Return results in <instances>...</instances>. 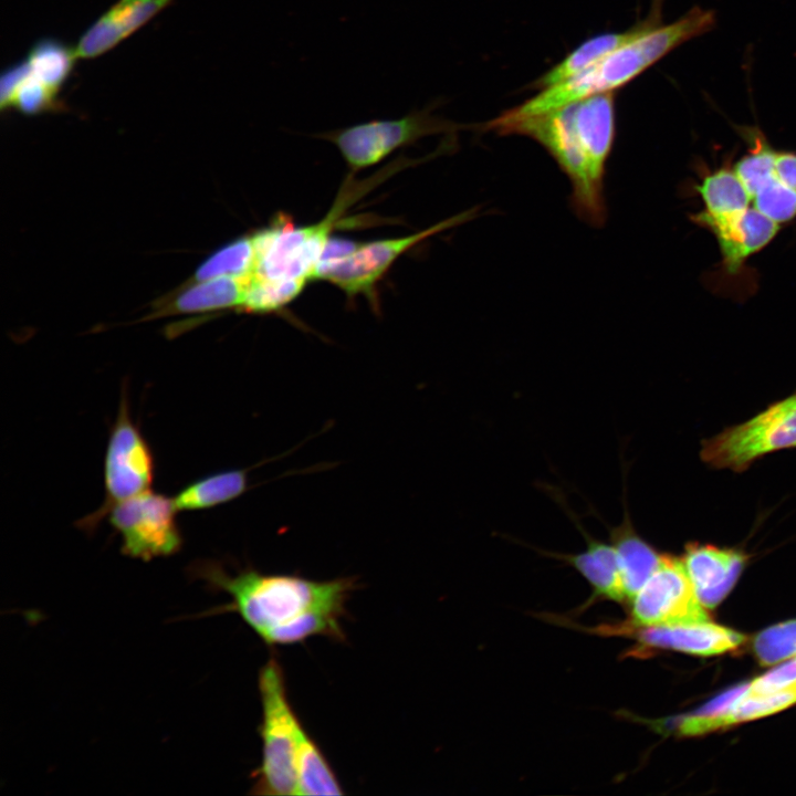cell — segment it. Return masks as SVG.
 I'll list each match as a JSON object with an SVG mask.
<instances>
[{
	"instance_id": "cell-23",
	"label": "cell",
	"mask_w": 796,
	"mask_h": 796,
	"mask_svg": "<svg viewBox=\"0 0 796 796\" xmlns=\"http://www.w3.org/2000/svg\"><path fill=\"white\" fill-rule=\"evenodd\" d=\"M343 794V787L333 767L301 721L296 745V795Z\"/></svg>"
},
{
	"instance_id": "cell-11",
	"label": "cell",
	"mask_w": 796,
	"mask_h": 796,
	"mask_svg": "<svg viewBox=\"0 0 796 796\" xmlns=\"http://www.w3.org/2000/svg\"><path fill=\"white\" fill-rule=\"evenodd\" d=\"M635 626L659 627L709 621L681 558L662 555L656 572L635 595Z\"/></svg>"
},
{
	"instance_id": "cell-16",
	"label": "cell",
	"mask_w": 796,
	"mask_h": 796,
	"mask_svg": "<svg viewBox=\"0 0 796 796\" xmlns=\"http://www.w3.org/2000/svg\"><path fill=\"white\" fill-rule=\"evenodd\" d=\"M662 4L663 0H653L648 15L624 31L605 32L585 40L531 86L541 91L587 70L649 28L662 22Z\"/></svg>"
},
{
	"instance_id": "cell-1",
	"label": "cell",
	"mask_w": 796,
	"mask_h": 796,
	"mask_svg": "<svg viewBox=\"0 0 796 796\" xmlns=\"http://www.w3.org/2000/svg\"><path fill=\"white\" fill-rule=\"evenodd\" d=\"M482 128L501 136H525L538 143L568 177L575 213L590 226L604 224V179L616 136L614 92L590 95L530 116L511 117L502 113Z\"/></svg>"
},
{
	"instance_id": "cell-8",
	"label": "cell",
	"mask_w": 796,
	"mask_h": 796,
	"mask_svg": "<svg viewBox=\"0 0 796 796\" xmlns=\"http://www.w3.org/2000/svg\"><path fill=\"white\" fill-rule=\"evenodd\" d=\"M154 475L151 448L130 417L127 388L124 387L105 451V498L96 511L78 522V527L94 531L115 504L150 490Z\"/></svg>"
},
{
	"instance_id": "cell-30",
	"label": "cell",
	"mask_w": 796,
	"mask_h": 796,
	"mask_svg": "<svg viewBox=\"0 0 796 796\" xmlns=\"http://www.w3.org/2000/svg\"><path fill=\"white\" fill-rule=\"evenodd\" d=\"M29 72V63L23 59L3 70L0 76V107L10 108L12 96L20 82Z\"/></svg>"
},
{
	"instance_id": "cell-21",
	"label": "cell",
	"mask_w": 796,
	"mask_h": 796,
	"mask_svg": "<svg viewBox=\"0 0 796 796\" xmlns=\"http://www.w3.org/2000/svg\"><path fill=\"white\" fill-rule=\"evenodd\" d=\"M248 488L247 469L226 470L190 482L172 500L178 512L208 510L233 501Z\"/></svg>"
},
{
	"instance_id": "cell-27",
	"label": "cell",
	"mask_w": 796,
	"mask_h": 796,
	"mask_svg": "<svg viewBox=\"0 0 796 796\" xmlns=\"http://www.w3.org/2000/svg\"><path fill=\"white\" fill-rule=\"evenodd\" d=\"M306 283L301 279H262L252 275L240 310L253 314L279 311L294 301Z\"/></svg>"
},
{
	"instance_id": "cell-14",
	"label": "cell",
	"mask_w": 796,
	"mask_h": 796,
	"mask_svg": "<svg viewBox=\"0 0 796 796\" xmlns=\"http://www.w3.org/2000/svg\"><path fill=\"white\" fill-rule=\"evenodd\" d=\"M747 557L741 549L692 542L687 544L681 559L699 600L711 609L731 591Z\"/></svg>"
},
{
	"instance_id": "cell-6",
	"label": "cell",
	"mask_w": 796,
	"mask_h": 796,
	"mask_svg": "<svg viewBox=\"0 0 796 796\" xmlns=\"http://www.w3.org/2000/svg\"><path fill=\"white\" fill-rule=\"evenodd\" d=\"M796 447V390L748 420L701 442L700 458L713 469L746 471L755 461Z\"/></svg>"
},
{
	"instance_id": "cell-4",
	"label": "cell",
	"mask_w": 796,
	"mask_h": 796,
	"mask_svg": "<svg viewBox=\"0 0 796 796\" xmlns=\"http://www.w3.org/2000/svg\"><path fill=\"white\" fill-rule=\"evenodd\" d=\"M262 708L259 734L262 754L252 773L250 794L265 796L296 795V745L300 718L290 703L282 666L271 657L258 678Z\"/></svg>"
},
{
	"instance_id": "cell-26",
	"label": "cell",
	"mask_w": 796,
	"mask_h": 796,
	"mask_svg": "<svg viewBox=\"0 0 796 796\" xmlns=\"http://www.w3.org/2000/svg\"><path fill=\"white\" fill-rule=\"evenodd\" d=\"M31 73L51 88L60 92L69 78L75 60V48L55 38H42L30 49L27 57Z\"/></svg>"
},
{
	"instance_id": "cell-15",
	"label": "cell",
	"mask_w": 796,
	"mask_h": 796,
	"mask_svg": "<svg viewBox=\"0 0 796 796\" xmlns=\"http://www.w3.org/2000/svg\"><path fill=\"white\" fill-rule=\"evenodd\" d=\"M174 0H118L80 36L77 57H97L132 35Z\"/></svg>"
},
{
	"instance_id": "cell-19",
	"label": "cell",
	"mask_w": 796,
	"mask_h": 796,
	"mask_svg": "<svg viewBox=\"0 0 796 796\" xmlns=\"http://www.w3.org/2000/svg\"><path fill=\"white\" fill-rule=\"evenodd\" d=\"M795 703L796 682L764 695L744 696L742 694L721 716H706L698 713L685 716L680 722V731L688 736L700 735L776 713Z\"/></svg>"
},
{
	"instance_id": "cell-7",
	"label": "cell",
	"mask_w": 796,
	"mask_h": 796,
	"mask_svg": "<svg viewBox=\"0 0 796 796\" xmlns=\"http://www.w3.org/2000/svg\"><path fill=\"white\" fill-rule=\"evenodd\" d=\"M437 103L415 108L398 118L373 119L317 135L332 143L354 171L375 166L396 150L420 139L454 133L464 126L434 113Z\"/></svg>"
},
{
	"instance_id": "cell-25",
	"label": "cell",
	"mask_w": 796,
	"mask_h": 796,
	"mask_svg": "<svg viewBox=\"0 0 796 796\" xmlns=\"http://www.w3.org/2000/svg\"><path fill=\"white\" fill-rule=\"evenodd\" d=\"M258 262L255 233L240 237L212 253L196 271L195 281L230 276L250 277Z\"/></svg>"
},
{
	"instance_id": "cell-9",
	"label": "cell",
	"mask_w": 796,
	"mask_h": 796,
	"mask_svg": "<svg viewBox=\"0 0 796 796\" xmlns=\"http://www.w3.org/2000/svg\"><path fill=\"white\" fill-rule=\"evenodd\" d=\"M473 213V210L464 211L404 237L358 242L355 250L343 258L320 262L314 280L327 281L349 297L364 295L374 301L377 284L402 254L426 239L470 220Z\"/></svg>"
},
{
	"instance_id": "cell-10",
	"label": "cell",
	"mask_w": 796,
	"mask_h": 796,
	"mask_svg": "<svg viewBox=\"0 0 796 796\" xmlns=\"http://www.w3.org/2000/svg\"><path fill=\"white\" fill-rule=\"evenodd\" d=\"M172 498L151 490L115 504L107 513L124 555L140 561L170 556L182 544Z\"/></svg>"
},
{
	"instance_id": "cell-28",
	"label": "cell",
	"mask_w": 796,
	"mask_h": 796,
	"mask_svg": "<svg viewBox=\"0 0 796 796\" xmlns=\"http://www.w3.org/2000/svg\"><path fill=\"white\" fill-rule=\"evenodd\" d=\"M754 651L763 664H773L796 656V620L773 626L760 632Z\"/></svg>"
},
{
	"instance_id": "cell-2",
	"label": "cell",
	"mask_w": 796,
	"mask_h": 796,
	"mask_svg": "<svg viewBox=\"0 0 796 796\" xmlns=\"http://www.w3.org/2000/svg\"><path fill=\"white\" fill-rule=\"evenodd\" d=\"M196 569L197 575L230 596L223 609L239 614L264 643L308 616L344 617L346 601L357 588L354 577L313 580L294 574H263L251 567L229 574L214 562H203Z\"/></svg>"
},
{
	"instance_id": "cell-31",
	"label": "cell",
	"mask_w": 796,
	"mask_h": 796,
	"mask_svg": "<svg viewBox=\"0 0 796 796\" xmlns=\"http://www.w3.org/2000/svg\"><path fill=\"white\" fill-rule=\"evenodd\" d=\"M775 170L786 186L796 190V153L777 150Z\"/></svg>"
},
{
	"instance_id": "cell-18",
	"label": "cell",
	"mask_w": 796,
	"mask_h": 796,
	"mask_svg": "<svg viewBox=\"0 0 796 796\" xmlns=\"http://www.w3.org/2000/svg\"><path fill=\"white\" fill-rule=\"evenodd\" d=\"M621 522L609 528L611 544L616 551L626 598L632 599L658 568L659 554L636 531L627 504Z\"/></svg>"
},
{
	"instance_id": "cell-3",
	"label": "cell",
	"mask_w": 796,
	"mask_h": 796,
	"mask_svg": "<svg viewBox=\"0 0 796 796\" xmlns=\"http://www.w3.org/2000/svg\"><path fill=\"white\" fill-rule=\"evenodd\" d=\"M715 13L693 7L675 21L660 22L609 53L582 73L551 87L503 114L523 117L570 102L624 87L683 43L711 31Z\"/></svg>"
},
{
	"instance_id": "cell-29",
	"label": "cell",
	"mask_w": 796,
	"mask_h": 796,
	"mask_svg": "<svg viewBox=\"0 0 796 796\" xmlns=\"http://www.w3.org/2000/svg\"><path fill=\"white\" fill-rule=\"evenodd\" d=\"M57 94L59 92L36 78L29 66V72L12 96L10 107L30 116L52 112L61 106Z\"/></svg>"
},
{
	"instance_id": "cell-17",
	"label": "cell",
	"mask_w": 796,
	"mask_h": 796,
	"mask_svg": "<svg viewBox=\"0 0 796 796\" xmlns=\"http://www.w3.org/2000/svg\"><path fill=\"white\" fill-rule=\"evenodd\" d=\"M645 646L674 649L698 656L720 654L736 649L745 636L709 621L647 627L639 635Z\"/></svg>"
},
{
	"instance_id": "cell-22",
	"label": "cell",
	"mask_w": 796,
	"mask_h": 796,
	"mask_svg": "<svg viewBox=\"0 0 796 796\" xmlns=\"http://www.w3.org/2000/svg\"><path fill=\"white\" fill-rule=\"evenodd\" d=\"M250 277L221 276L196 281L172 302L176 313H202L240 308Z\"/></svg>"
},
{
	"instance_id": "cell-12",
	"label": "cell",
	"mask_w": 796,
	"mask_h": 796,
	"mask_svg": "<svg viewBox=\"0 0 796 796\" xmlns=\"http://www.w3.org/2000/svg\"><path fill=\"white\" fill-rule=\"evenodd\" d=\"M737 129L748 149L733 168L751 197L752 207L778 224L792 221L796 218V190L776 174L777 149L760 128L741 126Z\"/></svg>"
},
{
	"instance_id": "cell-5",
	"label": "cell",
	"mask_w": 796,
	"mask_h": 796,
	"mask_svg": "<svg viewBox=\"0 0 796 796\" xmlns=\"http://www.w3.org/2000/svg\"><path fill=\"white\" fill-rule=\"evenodd\" d=\"M348 185L316 223L295 227L285 214H279L255 232L258 262L253 276L262 279L314 280L325 247L343 212L354 200Z\"/></svg>"
},
{
	"instance_id": "cell-13",
	"label": "cell",
	"mask_w": 796,
	"mask_h": 796,
	"mask_svg": "<svg viewBox=\"0 0 796 796\" xmlns=\"http://www.w3.org/2000/svg\"><path fill=\"white\" fill-rule=\"evenodd\" d=\"M690 219L715 237L723 269L731 274L740 271L751 255L764 249L781 228L752 206L730 217L714 218L700 211L691 214Z\"/></svg>"
},
{
	"instance_id": "cell-24",
	"label": "cell",
	"mask_w": 796,
	"mask_h": 796,
	"mask_svg": "<svg viewBox=\"0 0 796 796\" xmlns=\"http://www.w3.org/2000/svg\"><path fill=\"white\" fill-rule=\"evenodd\" d=\"M695 190L704 205L702 211L710 217L734 216L752 206L746 188L729 163L706 174Z\"/></svg>"
},
{
	"instance_id": "cell-20",
	"label": "cell",
	"mask_w": 796,
	"mask_h": 796,
	"mask_svg": "<svg viewBox=\"0 0 796 796\" xmlns=\"http://www.w3.org/2000/svg\"><path fill=\"white\" fill-rule=\"evenodd\" d=\"M567 513L585 536V551L565 555L562 558L574 566L595 588L607 598L619 600L626 598L619 564L612 544L591 537L579 524L575 515Z\"/></svg>"
}]
</instances>
